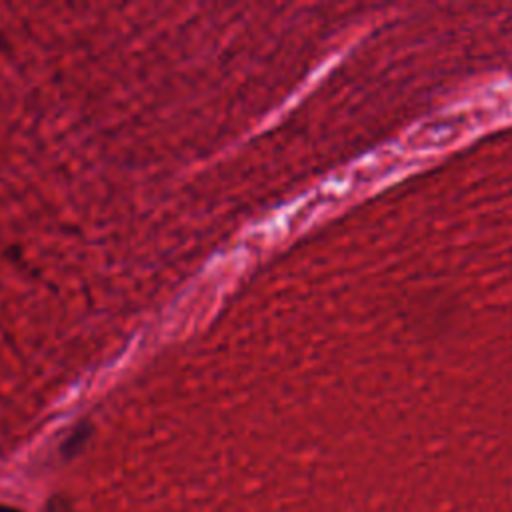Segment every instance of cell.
Here are the masks:
<instances>
[{
    "mask_svg": "<svg viewBox=\"0 0 512 512\" xmlns=\"http://www.w3.org/2000/svg\"><path fill=\"white\" fill-rule=\"evenodd\" d=\"M0 512H20L16 508H10V506H0Z\"/></svg>",
    "mask_w": 512,
    "mask_h": 512,
    "instance_id": "6da1fadb",
    "label": "cell"
}]
</instances>
